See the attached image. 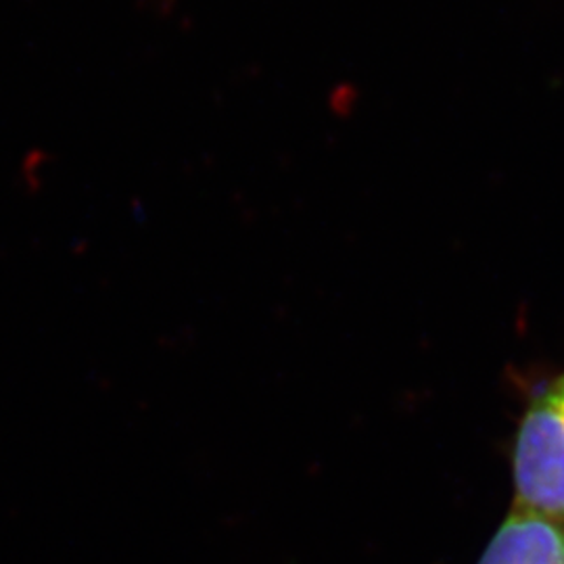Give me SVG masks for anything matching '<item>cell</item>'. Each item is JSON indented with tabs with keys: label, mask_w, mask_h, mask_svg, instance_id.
<instances>
[{
	"label": "cell",
	"mask_w": 564,
	"mask_h": 564,
	"mask_svg": "<svg viewBox=\"0 0 564 564\" xmlns=\"http://www.w3.org/2000/svg\"><path fill=\"white\" fill-rule=\"evenodd\" d=\"M479 564H564V521L512 508Z\"/></svg>",
	"instance_id": "1"
}]
</instances>
